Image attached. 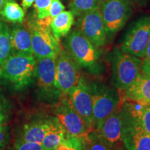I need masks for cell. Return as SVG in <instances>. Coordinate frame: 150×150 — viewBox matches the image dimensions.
Returning a JSON list of instances; mask_svg holds the SVG:
<instances>
[{"mask_svg": "<svg viewBox=\"0 0 150 150\" xmlns=\"http://www.w3.org/2000/svg\"><path fill=\"white\" fill-rule=\"evenodd\" d=\"M138 109L129 110L141 125L144 130L150 134V105H140Z\"/></svg>", "mask_w": 150, "mask_h": 150, "instance_id": "obj_23", "label": "cell"}, {"mask_svg": "<svg viewBox=\"0 0 150 150\" xmlns=\"http://www.w3.org/2000/svg\"><path fill=\"white\" fill-rule=\"evenodd\" d=\"M125 97L140 105H150V76L140 72L136 80L126 90Z\"/></svg>", "mask_w": 150, "mask_h": 150, "instance_id": "obj_16", "label": "cell"}, {"mask_svg": "<svg viewBox=\"0 0 150 150\" xmlns=\"http://www.w3.org/2000/svg\"><path fill=\"white\" fill-rule=\"evenodd\" d=\"M84 150H86V148H85V149H84Z\"/></svg>", "mask_w": 150, "mask_h": 150, "instance_id": "obj_37", "label": "cell"}, {"mask_svg": "<svg viewBox=\"0 0 150 150\" xmlns=\"http://www.w3.org/2000/svg\"><path fill=\"white\" fill-rule=\"evenodd\" d=\"M79 31L96 47L105 44L106 32L99 7L79 16L78 20Z\"/></svg>", "mask_w": 150, "mask_h": 150, "instance_id": "obj_11", "label": "cell"}, {"mask_svg": "<svg viewBox=\"0 0 150 150\" xmlns=\"http://www.w3.org/2000/svg\"><path fill=\"white\" fill-rule=\"evenodd\" d=\"M27 27L31 37L33 54L35 59L56 58L63 49L50 27H43L38 23L33 13L29 16Z\"/></svg>", "mask_w": 150, "mask_h": 150, "instance_id": "obj_2", "label": "cell"}, {"mask_svg": "<svg viewBox=\"0 0 150 150\" xmlns=\"http://www.w3.org/2000/svg\"><path fill=\"white\" fill-rule=\"evenodd\" d=\"M91 94L94 123L97 127L116 110L119 97L113 90L97 83L93 86Z\"/></svg>", "mask_w": 150, "mask_h": 150, "instance_id": "obj_7", "label": "cell"}, {"mask_svg": "<svg viewBox=\"0 0 150 150\" xmlns=\"http://www.w3.org/2000/svg\"><path fill=\"white\" fill-rule=\"evenodd\" d=\"M50 126V119L37 120L28 124L24 127L22 140L41 143L49 130Z\"/></svg>", "mask_w": 150, "mask_h": 150, "instance_id": "obj_18", "label": "cell"}, {"mask_svg": "<svg viewBox=\"0 0 150 150\" xmlns=\"http://www.w3.org/2000/svg\"><path fill=\"white\" fill-rule=\"evenodd\" d=\"M6 119V115H5V111L2 108V106L0 105V125H1L4 120Z\"/></svg>", "mask_w": 150, "mask_h": 150, "instance_id": "obj_32", "label": "cell"}, {"mask_svg": "<svg viewBox=\"0 0 150 150\" xmlns=\"http://www.w3.org/2000/svg\"><path fill=\"white\" fill-rule=\"evenodd\" d=\"M143 60H147V61H150V38L149 42H148L147 49H146V52L145 56H144Z\"/></svg>", "mask_w": 150, "mask_h": 150, "instance_id": "obj_31", "label": "cell"}, {"mask_svg": "<svg viewBox=\"0 0 150 150\" xmlns=\"http://www.w3.org/2000/svg\"><path fill=\"white\" fill-rule=\"evenodd\" d=\"M35 67L36 59L33 55L11 54L0 68V76L20 91L32 83Z\"/></svg>", "mask_w": 150, "mask_h": 150, "instance_id": "obj_1", "label": "cell"}, {"mask_svg": "<svg viewBox=\"0 0 150 150\" xmlns=\"http://www.w3.org/2000/svg\"><path fill=\"white\" fill-rule=\"evenodd\" d=\"M42 150H47V149H42Z\"/></svg>", "mask_w": 150, "mask_h": 150, "instance_id": "obj_36", "label": "cell"}, {"mask_svg": "<svg viewBox=\"0 0 150 150\" xmlns=\"http://www.w3.org/2000/svg\"><path fill=\"white\" fill-rule=\"evenodd\" d=\"M134 1H136L137 3L139 4L141 6H145L147 4L148 0H134Z\"/></svg>", "mask_w": 150, "mask_h": 150, "instance_id": "obj_34", "label": "cell"}, {"mask_svg": "<svg viewBox=\"0 0 150 150\" xmlns=\"http://www.w3.org/2000/svg\"><path fill=\"white\" fill-rule=\"evenodd\" d=\"M78 64L67 51L62 50L56 59V81L61 93L69 94L79 79Z\"/></svg>", "mask_w": 150, "mask_h": 150, "instance_id": "obj_8", "label": "cell"}, {"mask_svg": "<svg viewBox=\"0 0 150 150\" xmlns=\"http://www.w3.org/2000/svg\"><path fill=\"white\" fill-rule=\"evenodd\" d=\"M6 1H7V0H6Z\"/></svg>", "mask_w": 150, "mask_h": 150, "instance_id": "obj_38", "label": "cell"}, {"mask_svg": "<svg viewBox=\"0 0 150 150\" xmlns=\"http://www.w3.org/2000/svg\"><path fill=\"white\" fill-rule=\"evenodd\" d=\"M11 54L9 27L4 21H0V68Z\"/></svg>", "mask_w": 150, "mask_h": 150, "instance_id": "obj_21", "label": "cell"}, {"mask_svg": "<svg viewBox=\"0 0 150 150\" xmlns=\"http://www.w3.org/2000/svg\"><path fill=\"white\" fill-rule=\"evenodd\" d=\"M52 0H35L34 15L37 19H43L50 16V6Z\"/></svg>", "mask_w": 150, "mask_h": 150, "instance_id": "obj_26", "label": "cell"}, {"mask_svg": "<svg viewBox=\"0 0 150 150\" xmlns=\"http://www.w3.org/2000/svg\"><path fill=\"white\" fill-rule=\"evenodd\" d=\"M9 34L11 54L33 55L31 33L27 26L22 23L13 24L9 27Z\"/></svg>", "mask_w": 150, "mask_h": 150, "instance_id": "obj_15", "label": "cell"}, {"mask_svg": "<svg viewBox=\"0 0 150 150\" xmlns=\"http://www.w3.org/2000/svg\"><path fill=\"white\" fill-rule=\"evenodd\" d=\"M122 142L127 150H150V134L129 110L123 111Z\"/></svg>", "mask_w": 150, "mask_h": 150, "instance_id": "obj_10", "label": "cell"}, {"mask_svg": "<svg viewBox=\"0 0 150 150\" xmlns=\"http://www.w3.org/2000/svg\"><path fill=\"white\" fill-rule=\"evenodd\" d=\"M140 58L115 50L112 58V81L120 91H126L141 71Z\"/></svg>", "mask_w": 150, "mask_h": 150, "instance_id": "obj_3", "label": "cell"}, {"mask_svg": "<svg viewBox=\"0 0 150 150\" xmlns=\"http://www.w3.org/2000/svg\"><path fill=\"white\" fill-rule=\"evenodd\" d=\"M55 115L70 136L78 138L88 136L91 129L71 104L70 99H63L57 105Z\"/></svg>", "mask_w": 150, "mask_h": 150, "instance_id": "obj_9", "label": "cell"}, {"mask_svg": "<svg viewBox=\"0 0 150 150\" xmlns=\"http://www.w3.org/2000/svg\"><path fill=\"white\" fill-rule=\"evenodd\" d=\"M64 10L65 6L61 3V0H52L49 13H50V16L52 19L59 15L61 12L64 11Z\"/></svg>", "mask_w": 150, "mask_h": 150, "instance_id": "obj_28", "label": "cell"}, {"mask_svg": "<svg viewBox=\"0 0 150 150\" xmlns=\"http://www.w3.org/2000/svg\"><path fill=\"white\" fill-rule=\"evenodd\" d=\"M65 47L67 52L80 66L91 67L98 60L96 47L78 30H74L68 35Z\"/></svg>", "mask_w": 150, "mask_h": 150, "instance_id": "obj_6", "label": "cell"}, {"mask_svg": "<svg viewBox=\"0 0 150 150\" xmlns=\"http://www.w3.org/2000/svg\"><path fill=\"white\" fill-rule=\"evenodd\" d=\"M96 127L97 135L110 147L122 142L123 111L115 110Z\"/></svg>", "mask_w": 150, "mask_h": 150, "instance_id": "obj_14", "label": "cell"}, {"mask_svg": "<svg viewBox=\"0 0 150 150\" xmlns=\"http://www.w3.org/2000/svg\"><path fill=\"white\" fill-rule=\"evenodd\" d=\"M1 17L6 21L13 24L22 23L24 20L25 12L13 0H7L1 11Z\"/></svg>", "mask_w": 150, "mask_h": 150, "instance_id": "obj_20", "label": "cell"}, {"mask_svg": "<svg viewBox=\"0 0 150 150\" xmlns=\"http://www.w3.org/2000/svg\"><path fill=\"white\" fill-rule=\"evenodd\" d=\"M35 0H22V6L24 9H27L30 8L34 2Z\"/></svg>", "mask_w": 150, "mask_h": 150, "instance_id": "obj_30", "label": "cell"}, {"mask_svg": "<svg viewBox=\"0 0 150 150\" xmlns=\"http://www.w3.org/2000/svg\"><path fill=\"white\" fill-rule=\"evenodd\" d=\"M150 38V16L138 19L127 31L121 51L143 59Z\"/></svg>", "mask_w": 150, "mask_h": 150, "instance_id": "obj_5", "label": "cell"}, {"mask_svg": "<svg viewBox=\"0 0 150 150\" xmlns=\"http://www.w3.org/2000/svg\"><path fill=\"white\" fill-rule=\"evenodd\" d=\"M141 71L150 76V61L143 60L141 64Z\"/></svg>", "mask_w": 150, "mask_h": 150, "instance_id": "obj_29", "label": "cell"}, {"mask_svg": "<svg viewBox=\"0 0 150 150\" xmlns=\"http://www.w3.org/2000/svg\"><path fill=\"white\" fill-rule=\"evenodd\" d=\"M68 133L56 117L50 118V126L42 142L44 149L54 150L66 138Z\"/></svg>", "mask_w": 150, "mask_h": 150, "instance_id": "obj_17", "label": "cell"}, {"mask_svg": "<svg viewBox=\"0 0 150 150\" xmlns=\"http://www.w3.org/2000/svg\"><path fill=\"white\" fill-rule=\"evenodd\" d=\"M15 147L17 150H42V144L40 142H29L23 140H18L15 142Z\"/></svg>", "mask_w": 150, "mask_h": 150, "instance_id": "obj_27", "label": "cell"}, {"mask_svg": "<svg viewBox=\"0 0 150 150\" xmlns=\"http://www.w3.org/2000/svg\"><path fill=\"white\" fill-rule=\"evenodd\" d=\"M74 20V16L70 11H63L52 20L50 28L56 39L59 40L61 38L68 34Z\"/></svg>", "mask_w": 150, "mask_h": 150, "instance_id": "obj_19", "label": "cell"}, {"mask_svg": "<svg viewBox=\"0 0 150 150\" xmlns=\"http://www.w3.org/2000/svg\"><path fill=\"white\" fill-rule=\"evenodd\" d=\"M69 95L71 104L91 129L95 126L91 89L83 78H79Z\"/></svg>", "mask_w": 150, "mask_h": 150, "instance_id": "obj_12", "label": "cell"}, {"mask_svg": "<svg viewBox=\"0 0 150 150\" xmlns=\"http://www.w3.org/2000/svg\"><path fill=\"white\" fill-rule=\"evenodd\" d=\"M56 58H42L36 59L35 77L40 91L45 95L56 97L61 94L56 81Z\"/></svg>", "mask_w": 150, "mask_h": 150, "instance_id": "obj_13", "label": "cell"}, {"mask_svg": "<svg viewBox=\"0 0 150 150\" xmlns=\"http://www.w3.org/2000/svg\"><path fill=\"white\" fill-rule=\"evenodd\" d=\"M86 148V137L78 138L67 135L65 140L54 150H84Z\"/></svg>", "mask_w": 150, "mask_h": 150, "instance_id": "obj_24", "label": "cell"}, {"mask_svg": "<svg viewBox=\"0 0 150 150\" xmlns=\"http://www.w3.org/2000/svg\"><path fill=\"white\" fill-rule=\"evenodd\" d=\"M99 8L106 33H115L120 31L131 13L129 0H101Z\"/></svg>", "mask_w": 150, "mask_h": 150, "instance_id": "obj_4", "label": "cell"}, {"mask_svg": "<svg viewBox=\"0 0 150 150\" xmlns=\"http://www.w3.org/2000/svg\"><path fill=\"white\" fill-rule=\"evenodd\" d=\"M6 1V0H0V21H1V11H2L4 5Z\"/></svg>", "mask_w": 150, "mask_h": 150, "instance_id": "obj_33", "label": "cell"}, {"mask_svg": "<svg viewBox=\"0 0 150 150\" xmlns=\"http://www.w3.org/2000/svg\"><path fill=\"white\" fill-rule=\"evenodd\" d=\"M86 140L88 144L86 145V150H111V147L103 140L97 133L91 137L88 134Z\"/></svg>", "mask_w": 150, "mask_h": 150, "instance_id": "obj_25", "label": "cell"}, {"mask_svg": "<svg viewBox=\"0 0 150 150\" xmlns=\"http://www.w3.org/2000/svg\"><path fill=\"white\" fill-rule=\"evenodd\" d=\"M3 147H4V146L0 145V150H3Z\"/></svg>", "mask_w": 150, "mask_h": 150, "instance_id": "obj_35", "label": "cell"}, {"mask_svg": "<svg viewBox=\"0 0 150 150\" xmlns=\"http://www.w3.org/2000/svg\"><path fill=\"white\" fill-rule=\"evenodd\" d=\"M101 0H70L69 8L74 16L79 17L99 7Z\"/></svg>", "mask_w": 150, "mask_h": 150, "instance_id": "obj_22", "label": "cell"}]
</instances>
